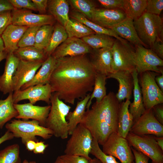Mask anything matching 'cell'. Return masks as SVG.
<instances>
[{
	"label": "cell",
	"mask_w": 163,
	"mask_h": 163,
	"mask_svg": "<svg viewBox=\"0 0 163 163\" xmlns=\"http://www.w3.org/2000/svg\"><path fill=\"white\" fill-rule=\"evenodd\" d=\"M96 73L85 55L61 58L56 59L49 84L60 100L73 105L93 91Z\"/></svg>",
	"instance_id": "1"
},
{
	"label": "cell",
	"mask_w": 163,
	"mask_h": 163,
	"mask_svg": "<svg viewBox=\"0 0 163 163\" xmlns=\"http://www.w3.org/2000/svg\"><path fill=\"white\" fill-rule=\"evenodd\" d=\"M120 103L110 92L85 111L81 122L99 145H102L112 133L117 132Z\"/></svg>",
	"instance_id": "2"
},
{
	"label": "cell",
	"mask_w": 163,
	"mask_h": 163,
	"mask_svg": "<svg viewBox=\"0 0 163 163\" xmlns=\"http://www.w3.org/2000/svg\"><path fill=\"white\" fill-rule=\"evenodd\" d=\"M50 104L51 108L45 127L51 130L56 137L66 139L69 135L66 118L71 107L60 100L55 93L52 94Z\"/></svg>",
	"instance_id": "3"
},
{
	"label": "cell",
	"mask_w": 163,
	"mask_h": 163,
	"mask_svg": "<svg viewBox=\"0 0 163 163\" xmlns=\"http://www.w3.org/2000/svg\"><path fill=\"white\" fill-rule=\"evenodd\" d=\"M133 23L139 38L147 48L157 40H163V21L159 16L144 12Z\"/></svg>",
	"instance_id": "4"
},
{
	"label": "cell",
	"mask_w": 163,
	"mask_h": 163,
	"mask_svg": "<svg viewBox=\"0 0 163 163\" xmlns=\"http://www.w3.org/2000/svg\"><path fill=\"white\" fill-rule=\"evenodd\" d=\"M5 127L8 131L13 134L14 137L21 138L24 145L29 140L37 142L36 137L37 136L47 139L53 135L51 130L40 125L39 121L35 120H14L7 123Z\"/></svg>",
	"instance_id": "5"
},
{
	"label": "cell",
	"mask_w": 163,
	"mask_h": 163,
	"mask_svg": "<svg viewBox=\"0 0 163 163\" xmlns=\"http://www.w3.org/2000/svg\"><path fill=\"white\" fill-rule=\"evenodd\" d=\"M71 135L66 144L65 154L82 156L90 160L89 154L93 137L90 131L80 123Z\"/></svg>",
	"instance_id": "6"
},
{
	"label": "cell",
	"mask_w": 163,
	"mask_h": 163,
	"mask_svg": "<svg viewBox=\"0 0 163 163\" xmlns=\"http://www.w3.org/2000/svg\"><path fill=\"white\" fill-rule=\"evenodd\" d=\"M113 73L120 71L132 72L135 69V50L128 42L116 39L111 48Z\"/></svg>",
	"instance_id": "7"
},
{
	"label": "cell",
	"mask_w": 163,
	"mask_h": 163,
	"mask_svg": "<svg viewBox=\"0 0 163 163\" xmlns=\"http://www.w3.org/2000/svg\"><path fill=\"white\" fill-rule=\"evenodd\" d=\"M126 139L131 147L147 156L152 162L163 163V150L158 145L155 136L129 132Z\"/></svg>",
	"instance_id": "8"
},
{
	"label": "cell",
	"mask_w": 163,
	"mask_h": 163,
	"mask_svg": "<svg viewBox=\"0 0 163 163\" xmlns=\"http://www.w3.org/2000/svg\"><path fill=\"white\" fill-rule=\"evenodd\" d=\"M159 73L147 71L140 74L141 91L144 107L150 110L155 106L163 103V92L157 85L155 77Z\"/></svg>",
	"instance_id": "9"
},
{
	"label": "cell",
	"mask_w": 163,
	"mask_h": 163,
	"mask_svg": "<svg viewBox=\"0 0 163 163\" xmlns=\"http://www.w3.org/2000/svg\"><path fill=\"white\" fill-rule=\"evenodd\" d=\"M103 152L116 157L121 163H133L134 157L127 140L118 135L111 133L103 145Z\"/></svg>",
	"instance_id": "10"
},
{
	"label": "cell",
	"mask_w": 163,
	"mask_h": 163,
	"mask_svg": "<svg viewBox=\"0 0 163 163\" xmlns=\"http://www.w3.org/2000/svg\"><path fill=\"white\" fill-rule=\"evenodd\" d=\"M135 69L138 74L147 71L163 74V60L150 49L142 45L135 46Z\"/></svg>",
	"instance_id": "11"
},
{
	"label": "cell",
	"mask_w": 163,
	"mask_h": 163,
	"mask_svg": "<svg viewBox=\"0 0 163 163\" xmlns=\"http://www.w3.org/2000/svg\"><path fill=\"white\" fill-rule=\"evenodd\" d=\"M137 135H153L163 136V125L156 119L152 109L144 113L133 122L129 132Z\"/></svg>",
	"instance_id": "12"
},
{
	"label": "cell",
	"mask_w": 163,
	"mask_h": 163,
	"mask_svg": "<svg viewBox=\"0 0 163 163\" xmlns=\"http://www.w3.org/2000/svg\"><path fill=\"white\" fill-rule=\"evenodd\" d=\"M11 14L12 24L28 27L52 25L55 19L51 15L36 14L24 9L14 8Z\"/></svg>",
	"instance_id": "13"
},
{
	"label": "cell",
	"mask_w": 163,
	"mask_h": 163,
	"mask_svg": "<svg viewBox=\"0 0 163 163\" xmlns=\"http://www.w3.org/2000/svg\"><path fill=\"white\" fill-rule=\"evenodd\" d=\"M53 93L52 88L49 83L37 85L14 91L13 101L14 104H18L23 100H28L29 103L33 104L39 101H43L49 104Z\"/></svg>",
	"instance_id": "14"
},
{
	"label": "cell",
	"mask_w": 163,
	"mask_h": 163,
	"mask_svg": "<svg viewBox=\"0 0 163 163\" xmlns=\"http://www.w3.org/2000/svg\"><path fill=\"white\" fill-rule=\"evenodd\" d=\"M91 48L82 39L68 38L51 55L56 59L66 56H74L91 53Z\"/></svg>",
	"instance_id": "15"
},
{
	"label": "cell",
	"mask_w": 163,
	"mask_h": 163,
	"mask_svg": "<svg viewBox=\"0 0 163 163\" xmlns=\"http://www.w3.org/2000/svg\"><path fill=\"white\" fill-rule=\"evenodd\" d=\"M43 62L20 60L13 77L14 92L20 90L32 79Z\"/></svg>",
	"instance_id": "16"
},
{
	"label": "cell",
	"mask_w": 163,
	"mask_h": 163,
	"mask_svg": "<svg viewBox=\"0 0 163 163\" xmlns=\"http://www.w3.org/2000/svg\"><path fill=\"white\" fill-rule=\"evenodd\" d=\"M14 106L18 112V115L15 118L36 120L39 121L40 125L45 127L51 105L40 106L29 103L22 104H14Z\"/></svg>",
	"instance_id": "17"
},
{
	"label": "cell",
	"mask_w": 163,
	"mask_h": 163,
	"mask_svg": "<svg viewBox=\"0 0 163 163\" xmlns=\"http://www.w3.org/2000/svg\"><path fill=\"white\" fill-rule=\"evenodd\" d=\"M127 17L122 9L96 8L91 21L103 27L111 29Z\"/></svg>",
	"instance_id": "18"
},
{
	"label": "cell",
	"mask_w": 163,
	"mask_h": 163,
	"mask_svg": "<svg viewBox=\"0 0 163 163\" xmlns=\"http://www.w3.org/2000/svg\"><path fill=\"white\" fill-rule=\"evenodd\" d=\"M91 53V57L90 60L96 73L104 75L107 77L113 73L111 48L93 50Z\"/></svg>",
	"instance_id": "19"
},
{
	"label": "cell",
	"mask_w": 163,
	"mask_h": 163,
	"mask_svg": "<svg viewBox=\"0 0 163 163\" xmlns=\"http://www.w3.org/2000/svg\"><path fill=\"white\" fill-rule=\"evenodd\" d=\"M4 72L0 76V91L4 94L14 92L13 77L20 59L13 53L7 54Z\"/></svg>",
	"instance_id": "20"
},
{
	"label": "cell",
	"mask_w": 163,
	"mask_h": 163,
	"mask_svg": "<svg viewBox=\"0 0 163 163\" xmlns=\"http://www.w3.org/2000/svg\"><path fill=\"white\" fill-rule=\"evenodd\" d=\"M132 72L126 71H120L110 74L107 78H113L119 83V88L116 97L121 103L125 99L130 100L132 94L133 82Z\"/></svg>",
	"instance_id": "21"
},
{
	"label": "cell",
	"mask_w": 163,
	"mask_h": 163,
	"mask_svg": "<svg viewBox=\"0 0 163 163\" xmlns=\"http://www.w3.org/2000/svg\"><path fill=\"white\" fill-rule=\"evenodd\" d=\"M56 59L51 55L43 62L32 79L24 85L20 90L37 85H44L49 83L52 73L55 67Z\"/></svg>",
	"instance_id": "22"
},
{
	"label": "cell",
	"mask_w": 163,
	"mask_h": 163,
	"mask_svg": "<svg viewBox=\"0 0 163 163\" xmlns=\"http://www.w3.org/2000/svg\"><path fill=\"white\" fill-rule=\"evenodd\" d=\"M28 27L12 24L7 27L1 35L4 45L5 51L7 53H13L18 48V43Z\"/></svg>",
	"instance_id": "23"
},
{
	"label": "cell",
	"mask_w": 163,
	"mask_h": 163,
	"mask_svg": "<svg viewBox=\"0 0 163 163\" xmlns=\"http://www.w3.org/2000/svg\"><path fill=\"white\" fill-rule=\"evenodd\" d=\"M110 29L119 37L135 46L140 45L147 48L139 38L132 19L127 17Z\"/></svg>",
	"instance_id": "24"
},
{
	"label": "cell",
	"mask_w": 163,
	"mask_h": 163,
	"mask_svg": "<svg viewBox=\"0 0 163 163\" xmlns=\"http://www.w3.org/2000/svg\"><path fill=\"white\" fill-rule=\"evenodd\" d=\"M133 82L134 100L129 104V109L132 114L133 122L137 120L145 112L141 88L138 78V74L135 69L132 73Z\"/></svg>",
	"instance_id": "25"
},
{
	"label": "cell",
	"mask_w": 163,
	"mask_h": 163,
	"mask_svg": "<svg viewBox=\"0 0 163 163\" xmlns=\"http://www.w3.org/2000/svg\"><path fill=\"white\" fill-rule=\"evenodd\" d=\"M130 103V100L126 99L120 104L117 133L124 138H126L133 123V117L129 109Z\"/></svg>",
	"instance_id": "26"
},
{
	"label": "cell",
	"mask_w": 163,
	"mask_h": 163,
	"mask_svg": "<svg viewBox=\"0 0 163 163\" xmlns=\"http://www.w3.org/2000/svg\"><path fill=\"white\" fill-rule=\"evenodd\" d=\"M47 8L51 15L64 27L70 19L68 2L66 0H49Z\"/></svg>",
	"instance_id": "27"
},
{
	"label": "cell",
	"mask_w": 163,
	"mask_h": 163,
	"mask_svg": "<svg viewBox=\"0 0 163 163\" xmlns=\"http://www.w3.org/2000/svg\"><path fill=\"white\" fill-rule=\"evenodd\" d=\"M88 94L83 99L77 102L72 112H69L66 117L68 122L69 135H71L78 125L80 123L86 111V106L90 98Z\"/></svg>",
	"instance_id": "28"
},
{
	"label": "cell",
	"mask_w": 163,
	"mask_h": 163,
	"mask_svg": "<svg viewBox=\"0 0 163 163\" xmlns=\"http://www.w3.org/2000/svg\"><path fill=\"white\" fill-rule=\"evenodd\" d=\"M72 18L74 19L82 24L93 30L95 33L106 34L118 39L123 43L127 42L126 40L118 36L111 29H107L102 27L93 22L87 18L79 12L73 10L71 13Z\"/></svg>",
	"instance_id": "29"
},
{
	"label": "cell",
	"mask_w": 163,
	"mask_h": 163,
	"mask_svg": "<svg viewBox=\"0 0 163 163\" xmlns=\"http://www.w3.org/2000/svg\"><path fill=\"white\" fill-rule=\"evenodd\" d=\"M116 39L106 34L96 33L82 38L85 43L93 50L111 48Z\"/></svg>",
	"instance_id": "30"
},
{
	"label": "cell",
	"mask_w": 163,
	"mask_h": 163,
	"mask_svg": "<svg viewBox=\"0 0 163 163\" xmlns=\"http://www.w3.org/2000/svg\"><path fill=\"white\" fill-rule=\"evenodd\" d=\"M13 92L9 94L5 99L0 100V128L4 124L18 115V112L14 106Z\"/></svg>",
	"instance_id": "31"
},
{
	"label": "cell",
	"mask_w": 163,
	"mask_h": 163,
	"mask_svg": "<svg viewBox=\"0 0 163 163\" xmlns=\"http://www.w3.org/2000/svg\"><path fill=\"white\" fill-rule=\"evenodd\" d=\"M146 0H123V10L126 17L133 21L139 18L145 12Z\"/></svg>",
	"instance_id": "32"
},
{
	"label": "cell",
	"mask_w": 163,
	"mask_h": 163,
	"mask_svg": "<svg viewBox=\"0 0 163 163\" xmlns=\"http://www.w3.org/2000/svg\"><path fill=\"white\" fill-rule=\"evenodd\" d=\"M13 53L20 60L28 61H44L47 58L43 50L34 46L18 48Z\"/></svg>",
	"instance_id": "33"
},
{
	"label": "cell",
	"mask_w": 163,
	"mask_h": 163,
	"mask_svg": "<svg viewBox=\"0 0 163 163\" xmlns=\"http://www.w3.org/2000/svg\"><path fill=\"white\" fill-rule=\"evenodd\" d=\"M68 38L65 27L59 23L54 27L52 35L48 46L44 50L47 58L51 56L56 49Z\"/></svg>",
	"instance_id": "34"
},
{
	"label": "cell",
	"mask_w": 163,
	"mask_h": 163,
	"mask_svg": "<svg viewBox=\"0 0 163 163\" xmlns=\"http://www.w3.org/2000/svg\"><path fill=\"white\" fill-rule=\"evenodd\" d=\"M64 27L68 38H82L95 33L84 24L72 18L69 19Z\"/></svg>",
	"instance_id": "35"
},
{
	"label": "cell",
	"mask_w": 163,
	"mask_h": 163,
	"mask_svg": "<svg viewBox=\"0 0 163 163\" xmlns=\"http://www.w3.org/2000/svg\"><path fill=\"white\" fill-rule=\"evenodd\" d=\"M107 76L103 74L96 73L95 78L93 92L90 95V98L87 104L86 109H88L94 98L96 99V102H100L107 95L105 85Z\"/></svg>",
	"instance_id": "36"
},
{
	"label": "cell",
	"mask_w": 163,
	"mask_h": 163,
	"mask_svg": "<svg viewBox=\"0 0 163 163\" xmlns=\"http://www.w3.org/2000/svg\"><path fill=\"white\" fill-rule=\"evenodd\" d=\"M53 29L52 25L40 26L37 32L34 46L44 50L49 44Z\"/></svg>",
	"instance_id": "37"
},
{
	"label": "cell",
	"mask_w": 163,
	"mask_h": 163,
	"mask_svg": "<svg viewBox=\"0 0 163 163\" xmlns=\"http://www.w3.org/2000/svg\"><path fill=\"white\" fill-rule=\"evenodd\" d=\"M19 154L18 144L9 145L0 151V163H21Z\"/></svg>",
	"instance_id": "38"
},
{
	"label": "cell",
	"mask_w": 163,
	"mask_h": 163,
	"mask_svg": "<svg viewBox=\"0 0 163 163\" xmlns=\"http://www.w3.org/2000/svg\"><path fill=\"white\" fill-rule=\"evenodd\" d=\"M69 2L75 10L91 20L93 12L96 8L93 2L89 0H70Z\"/></svg>",
	"instance_id": "39"
},
{
	"label": "cell",
	"mask_w": 163,
	"mask_h": 163,
	"mask_svg": "<svg viewBox=\"0 0 163 163\" xmlns=\"http://www.w3.org/2000/svg\"><path fill=\"white\" fill-rule=\"evenodd\" d=\"M90 154L98 159L102 163H119L114 157L106 155L103 152L96 139L93 137Z\"/></svg>",
	"instance_id": "40"
},
{
	"label": "cell",
	"mask_w": 163,
	"mask_h": 163,
	"mask_svg": "<svg viewBox=\"0 0 163 163\" xmlns=\"http://www.w3.org/2000/svg\"><path fill=\"white\" fill-rule=\"evenodd\" d=\"M40 27H28L24 32L18 43V48L34 46L36 35Z\"/></svg>",
	"instance_id": "41"
},
{
	"label": "cell",
	"mask_w": 163,
	"mask_h": 163,
	"mask_svg": "<svg viewBox=\"0 0 163 163\" xmlns=\"http://www.w3.org/2000/svg\"><path fill=\"white\" fill-rule=\"evenodd\" d=\"M163 9V0H148L145 12L159 16Z\"/></svg>",
	"instance_id": "42"
},
{
	"label": "cell",
	"mask_w": 163,
	"mask_h": 163,
	"mask_svg": "<svg viewBox=\"0 0 163 163\" xmlns=\"http://www.w3.org/2000/svg\"><path fill=\"white\" fill-rule=\"evenodd\" d=\"M14 8L27 9L30 10L37 11L34 4L30 0H8Z\"/></svg>",
	"instance_id": "43"
},
{
	"label": "cell",
	"mask_w": 163,
	"mask_h": 163,
	"mask_svg": "<svg viewBox=\"0 0 163 163\" xmlns=\"http://www.w3.org/2000/svg\"><path fill=\"white\" fill-rule=\"evenodd\" d=\"M12 16L11 11L0 12V35H1L7 27L12 24Z\"/></svg>",
	"instance_id": "44"
},
{
	"label": "cell",
	"mask_w": 163,
	"mask_h": 163,
	"mask_svg": "<svg viewBox=\"0 0 163 163\" xmlns=\"http://www.w3.org/2000/svg\"><path fill=\"white\" fill-rule=\"evenodd\" d=\"M97 1L105 9H123V0H98Z\"/></svg>",
	"instance_id": "45"
},
{
	"label": "cell",
	"mask_w": 163,
	"mask_h": 163,
	"mask_svg": "<svg viewBox=\"0 0 163 163\" xmlns=\"http://www.w3.org/2000/svg\"><path fill=\"white\" fill-rule=\"evenodd\" d=\"M59 157L63 163H89V160L82 156L65 154Z\"/></svg>",
	"instance_id": "46"
},
{
	"label": "cell",
	"mask_w": 163,
	"mask_h": 163,
	"mask_svg": "<svg viewBox=\"0 0 163 163\" xmlns=\"http://www.w3.org/2000/svg\"><path fill=\"white\" fill-rule=\"evenodd\" d=\"M150 48L158 56L163 60V40L159 39L156 40Z\"/></svg>",
	"instance_id": "47"
},
{
	"label": "cell",
	"mask_w": 163,
	"mask_h": 163,
	"mask_svg": "<svg viewBox=\"0 0 163 163\" xmlns=\"http://www.w3.org/2000/svg\"><path fill=\"white\" fill-rule=\"evenodd\" d=\"M131 149L134 157L135 162L133 163H148L149 157L132 147Z\"/></svg>",
	"instance_id": "48"
},
{
	"label": "cell",
	"mask_w": 163,
	"mask_h": 163,
	"mask_svg": "<svg viewBox=\"0 0 163 163\" xmlns=\"http://www.w3.org/2000/svg\"><path fill=\"white\" fill-rule=\"evenodd\" d=\"M154 115L157 120L163 125V105L162 104L156 105L152 108Z\"/></svg>",
	"instance_id": "49"
},
{
	"label": "cell",
	"mask_w": 163,
	"mask_h": 163,
	"mask_svg": "<svg viewBox=\"0 0 163 163\" xmlns=\"http://www.w3.org/2000/svg\"><path fill=\"white\" fill-rule=\"evenodd\" d=\"M34 4L37 11L41 14L45 13L48 6V0H32Z\"/></svg>",
	"instance_id": "50"
},
{
	"label": "cell",
	"mask_w": 163,
	"mask_h": 163,
	"mask_svg": "<svg viewBox=\"0 0 163 163\" xmlns=\"http://www.w3.org/2000/svg\"><path fill=\"white\" fill-rule=\"evenodd\" d=\"M14 8L8 0H0V12L6 11H11Z\"/></svg>",
	"instance_id": "51"
},
{
	"label": "cell",
	"mask_w": 163,
	"mask_h": 163,
	"mask_svg": "<svg viewBox=\"0 0 163 163\" xmlns=\"http://www.w3.org/2000/svg\"><path fill=\"white\" fill-rule=\"evenodd\" d=\"M48 146V144H45L43 142L37 141L36 142V146L33 152L36 154H43Z\"/></svg>",
	"instance_id": "52"
},
{
	"label": "cell",
	"mask_w": 163,
	"mask_h": 163,
	"mask_svg": "<svg viewBox=\"0 0 163 163\" xmlns=\"http://www.w3.org/2000/svg\"><path fill=\"white\" fill-rule=\"evenodd\" d=\"M14 137L13 134L7 130L5 134L0 138V145L6 141L13 139Z\"/></svg>",
	"instance_id": "53"
},
{
	"label": "cell",
	"mask_w": 163,
	"mask_h": 163,
	"mask_svg": "<svg viewBox=\"0 0 163 163\" xmlns=\"http://www.w3.org/2000/svg\"><path fill=\"white\" fill-rule=\"evenodd\" d=\"M155 82L162 92H163V74L161 75H158L155 78Z\"/></svg>",
	"instance_id": "54"
},
{
	"label": "cell",
	"mask_w": 163,
	"mask_h": 163,
	"mask_svg": "<svg viewBox=\"0 0 163 163\" xmlns=\"http://www.w3.org/2000/svg\"><path fill=\"white\" fill-rule=\"evenodd\" d=\"M36 142L33 140L28 141L25 145L26 149L29 151H33L35 148Z\"/></svg>",
	"instance_id": "55"
},
{
	"label": "cell",
	"mask_w": 163,
	"mask_h": 163,
	"mask_svg": "<svg viewBox=\"0 0 163 163\" xmlns=\"http://www.w3.org/2000/svg\"><path fill=\"white\" fill-rule=\"evenodd\" d=\"M155 140L158 146L163 150V136H155Z\"/></svg>",
	"instance_id": "56"
},
{
	"label": "cell",
	"mask_w": 163,
	"mask_h": 163,
	"mask_svg": "<svg viewBox=\"0 0 163 163\" xmlns=\"http://www.w3.org/2000/svg\"><path fill=\"white\" fill-rule=\"evenodd\" d=\"M5 48L3 41L0 35V53L5 51Z\"/></svg>",
	"instance_id": "57"
},
{
	"label": "cell",
	"mask_w": 163,
	"mask_h": 163,
	"mask_svg": "<svg viewBox=\"0 0 163 163\" xmlns=\"http://www.w3.org/2000/svg\"><path fill=\"white\" fill-rule=\"evenodd\" d=\"M7 54L5 51L0 53V62L6 58Z\"/></svg>",
	"instance_id": "58"
},
{
	"label": "cell",
	"mask_w": 163,
	"mask_h": 163,
	"mask_svg": "<svg viewBox=\"0 0 163 163\" xmlns=\"http://www.w3.org/2000/svg\"><path fill=\"white\" fill-rule=\"evenodd\" d=\"M89 163H102L97 158H94L89 160Z\"/></svg>",
	"instance_id": "59"
},
{
	"label": "cell",
	"mask_w": 163,
	"mask_h": 163,
	"mask_svg": "<svg viewBox=\"0 0 163 163\" xmlns=\"http://www.w3.org/2000/svg\"><path fill=\"white\" fill-rule=\"evenodd\" d=\"M52 163H63L59 156H58L55 161Z\"/></svg>",
	"instance_id": "60"
},
{
	"label": "cell",
	"mask_w": 163,
	"mask_h": 163,
	"mask_svg": "<svg viewBox=\"0 0 163 163\" xmlns=\"http://www.w3.org/2000/svg\"><path fill=\"white\" fill-rule=\"evenodd\" d=\"M22 163H36V162L34 161H29L25 159L24 160Z\"/></svg>",
	"instance_id": "61"
},
{
	"label": "cell",
	"mask_w": 163,
	"mask_h": 163,
	"mask_svg": "<svg viewBox=\"0 0 163 163\" xmlns=\"http://www.w3.org/2000/svg\"><path fill=\"white\" fill-rule=\"evenodd\" d=\"M152 163H154L152 161Z\"/></svg>",
	"instance_id": "62"
}]
</instances>
